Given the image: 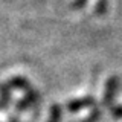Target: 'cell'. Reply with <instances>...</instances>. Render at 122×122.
Instances as JSON below:
<instances>
[{
    "mask_svg": "<svg viewBox=\"0 0 122 122\" xmlns=\"http://www.w3.org/2000/svg\"><path fill=\"white\" fill-rule=\"evenodd\" d=\"M117 86H119V78L116 75L110 76L105 82V90H104V98H102V105L104 107H112L114 101V95H116Z\"/></svg>",
    "mask_w": 122,
    "mask_h": 122,
    "instance_id": "6da1fadb",
    "label": "cell"
},
{
    "mask_svg": "<svg viewBox=\"0 0 122 122\" xmlns=\"http://www.w3.org/2000/svg\"><path fill=\"white\" fill-rule=\"evenodd\" d=\"M96 101L95 98L89 95V96H84V98H79V99H73V101H69L67 102V110L70 113H78L79 110L82 108H87V107H95Z\"/></svg>",
    "mask_w": 122,
    "mask_h": 122,
    "instance_id": "7a4b0ae2",
    "label": "cell"
},
{
    "mask_svg": "<svg viewBox=\"0 0 122 122\" xmlns=\"http://www.w3.org/2000/svg\"><path fill=\"white\" fill-rule=\"evenodd\" d=\"M12 89H18V90H23L25 93H28L29 90H32V86H30V82L28 81L26 78H23V76H14V78H11L9 81H8Z\"/></svg>",
    "mask_w": 122,
    "mask_h": 122,
    "instance_id": "3957f363",
    "label": "cell"
},
{
    "mask_svg": "<svg viewBox=\"0 0 122 122\" xmlns=\"http://www.w3.org/2000/svg\"><path fill=\"white\" fill-rule=\"evenodd\" d=\"M11 89L12 87L8 82L0 84V108H6L11 101Z\"/></svg>",
    "mask_w": 122,
    "mask_h": 122,
    "instance_id": "277c9868",
    "label": "cell"
},
{
    "mask_svg": "<svg viewBox=\"0 0 122 122\" xmlns=\"http://www.w3.org/2000/svg\"><path fill=\"white\" fill-rule=\"evenodd\" d=\"M61 117H63V110L58 104H53L51 107V114H49L47 122H60Z\"/></svg>",
    "mask_w": 122,
    "mask_h": 122,
    "instance_id": "5b68a950",
    "label": "cell"
},
{
    "mask_svg": "<svg viewBox=\"0 0 122 122\" xmlns=\"http://www.w3.org/2000/svg\"><path fill=\"white\" fill-rule=\"evenodd\" d=\"M101 116H102V110L99 108V107H95V108L90 112L89 116L84 117V119L79 121V122H98L99 119H101Z\"/></svg>",
    "mask_w": 122,
    "mask_h": 122,
    "instance_id": "8992f818",
    "label": "cell"
},
{
    "mask_svg": "<svg viewBox=\"0 0 122 122\" xmlns=\"http://www.w3.org/2000/svg\"><path fill=\"white\" fill-rule=\"evenodd\" d=\"M108 11V0H98L96 8H95V14L96 15H104Z\"/></svg>",
    "mask_w": 122,
    "mask_h": 122,
    "instance_id": "52a82bcc",
    "label": "cell"
},
{
    "mask_svg": "<svg viewBox=\"0 0 122 122\" xmlns=\"http://www.w3.org/2000/svg\"><path fill=\"white\" fill-rule=\"evenodd\" d=\"M30 105H34V104H32V102H30L29 99L25 96L23 99H20V101L17 102V105H15V108H17L18 112H25V110H28Z\"/></svg>",
    "mask_w": 122,
    "mask_h": 122,
    "instance_id": "ba28073f",
    "label": "cell"
},
{
    "mask_svg": "<svg viewBox=\"0 0 122 122\" xmlns=\"http://www.w3.org/2000/svg\"><path fill=\"white\" fill-rule=\"evenodd\" d=\"M112 116L114 119H121L122 117V105H116V107H112Z\"/></svg>",
    "mask_w": 122,
    "mask_h": 122,
    "instance_id": "9c48e42d",
    "label": "cell"
},
{
    "mask_svg": "<svg viewBox=\"0 0 122 122\" xmlns=\"http://www.w3.org/2000/svg\"><path fill=\"white\" fill-rule=\"evenodd\" d=\"M86 3H87V0H73V3H72V9L78 11V9H81V8L86 6Z\"/></svg>",
    "mask_w": 122,
    "mask_h": 122,
    "instance_id": "30bf717a",
    "label": "cell"
},
{
    "mask_svg": "<svg viewBox=\"0 0 122 122\" xmlns=\"http://www.w3.org/2000/svg\"><path fill=\"white\" fill-rule=\"evenodd\" d=\"M8 122H20V121H18V117H15V116H11L9 119H8Z\"/></svg>",
    "mask_w": 122,
    "mask_h": 122,
    "instance_id": "8fae6325",
    "label": "cell"
}]
</instances>
